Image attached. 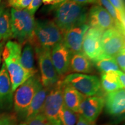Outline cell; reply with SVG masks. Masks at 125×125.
I'll return each instance as SVG.
<instances>
[{
  "label": "cell",
  "mask_w": 125,
  "mask_h": 125,
  "mask_svg": "<svg viewBox=\"0 0 125 125\" xmlns=\"http://www.w3.org/2000/svg\"><path fill=\"white\" fill-rule=\"evenodd\" d=\"M92 61L93 65L101 72V74L111 71H116L119 70L116 61L114 57L111 56H106L101 53Z\"/></svg>",
  "instance_id": "cell-21"
},
{
  "label": "cell",
  "mask_w": 125,
  "mask_h": 125,
  "mask_svg": "<svg viewBox=\"0 0 125 125\" xmlns=\"http://www.w3.org/2000/svg\"><path fill=\"white\" fill-rule=\"evenodd\" d=\"M11 38L22 45L33 38L35 21L34 15L26 9H10Z\"/></svg>",
  "instance_id": "cell-3"
},
{
  "label": "cell",
  "mask_w": 125,
  "mask_h": 125,
  "mask_svg": "<svg viewBox=\"0 0 125 125\" xmlns=\"http://www.w3.org/2000/svg\"><path fill=\"white\" fill-rule=\"evenodd\" d=\"M75 2L78 4L86 6L88 4H97L98 0H74Z\"/></svg>",
  "instance_id": "cell-34"
},
{
  "label": "cell",
  "mask_w": 125,
  "mask_h": 125,
  "mask_svg": "<svg viewBox=\"0 0 125 125\" xmlns=\"http://www.w3.org/2000/svg\"><path fill=\"white\" fill-rule=\"evenodd\" d=\"M42 2L44 3L45 5H52L53 2V0H42Z\"/></svg>",
  "instance_id": "cell-38"
},
{
  "label": "cell",
  "mask_w": 125,
  "mask_h": 125,
  "mask_svg": "<svg viewBox=\"0 0 125 125\" xmlns=\"http://www.w3.org/2000/svg\"><path fill=\"white\" fill-rule=\"evenodd\" d=\"M70 71L79 74H89L93 71V64L82 51L72 52L70 62Z\"/></svg>",
  "instance_id": "cell-19"
},
{
  "label": "cell",
  "mask_w": 125,
  "mask_h": 125,
  "mask_svg": "<svg viewBox=\"0 0 125 125\" xmlns=\"http://www.w3.org/2000/svg\"><path fill=\"white\" fill-rule=\"evenodd\" d=\"M75 125H96L94 123H92L87 121L86 119H85L82 116H81V115H78V121L76 122V123Z\"/></svg>",
  "instance_id": "cell-32"
},
{
  "label": "cell",
  "mask_w": 125,
  "mask_h": 125,
  "mask_svg": "<svg viewBox=\"0 0 125 125\" xmlns=\"http://www.w3.org/2000/svg\"><path fill=\"white\" fill-rule=\"evenodd\" d=\"M32 0H18L12 8L18 9H26L31 4Z\"/></svg>",
  "instance_id": "cell-31"
},
{
  "label": "cell",
  "mask_w": 125,
  "mask_h": 125,
  "mask_svg": "<svg viewBox=\"0 0 125 125\" xmlns=\"http://www.w3.org/2000/svg\"><path fill=\"white\" fill-rule=\"evenodd\" d=\"M41 86L40 78L34 75L15 90L13 104L16 113L24 116L34 95Z\"/></svg>",
  "instance_id": "cell-5"
},
{
  "label": "cell",
  "mask_w": 125,
  "mask_h": 125,
  "mask_svg": "<svg viewBox=\"0 0 125 125\" xmlns=\"http://www.w3.org/2000/svg\"><path fill=\"white\" fill-rule=\"evenodd\" d=\"M104 8L108 12L115 22V27L118 28L120 30L125 32V19L119 13L116 9L109 2V0H98L97 4Z\"/></svg>",
  "instance_id": "cell-24"
},
{
  "label": "cell",
  "mask_w": 125,
  "mask_h": 125,
  "mask_svg": "<svg viewBox=\"0 0 125 125\" xmlns=\"http://www.w3.org/2000/svg\"><path fill=\"white\" fill-rule=\"evenodd\" d=\"M101 46V53L114 57L125 48V32L115 27L104 31Z\"/></svg>",
  "instance_id": "cell-9"
},
{
  "label": "cell",
  "mask_w": 125,
  "mask_h": 125,
  "mask_svg": "<svg viewBox=\"0 0 125 125\" xmlns=\"http://www.w3.org/2000/svg\"></svg>",
  "instance_id": "cell-42"
},
{
  "label": "cell",
  "mask_w": 125,
  "mask_h": 125,
  "mask_svg": "<svg viewBox=\"0 0 125 125\" xmlns=\"http://www.w3.org/2000/svg\"><path fill=\"white\" fill-rule=\"evenodd\" d=\"M86 23L91 28L104 32L115 27V22L107 10L100 5H93L87 12Z\"/></svg>",
  "instance_id": "cell-10"
},
{
  "label": "cell",
  "mask_w": 125,
  "mask_h": 125,
  "mask_svg": "<svg viewBox=\"0 0 125 125\" xmlns=\"http://www.w3.org/2000/svg\"><path fill=\"white\" fill-rule=\"evenodd\" d=\"M34 54L35 51L33 46L29 42H26L24 44L23 49L21 50L20 64L23 69L27 72L31 77L37 73V70L35 67Z\"/></svg>",
  "instance_id": "cell-20"
},
{
  "label": "cell",
  "mask_w": 125,
  "mask_h": 125,
  "mask_svg": "<svg viewBox=\"0 0 125 125\" xmlns=\"http://www.w3.org/2000/svg\"><path fill=\"white\" fill-rule=\"evenodd\" d=\"M49 90V89L42 85L36 92L24 115L26 122L40 114L42 113L45 101Z\"/></svg>",
  "instance_id": "cell-17"
},
{
  "label": "cell",
  "mask_w": 125,
  "mask_h": 125,
  "mask_svg": "<svg viewBox=\"0 0 125 125\" xmlns=\"http://www.w3.org/2000/svg\"><path fill=\"white\" fill-rule=\"evenodd\" d=\"M104 105L105 100L103 97H86L81 103L79 114L87 121L94 123L103 111Z\"/></svg>",
  "instance_id": "cell-13"
},
{
  "label": "cell",
  "mask_w": 125,
  "mask_h": 125,
  "mask_svg": "<svg viewBox=\"0 0 125 125\" xmlns=\"http://www.w3.org/2000/svg\"><path fill=\"white\" fill-rule=\"evenodd\" d=\"M62 82L70 85L86 97L97 94L101 87L100 81L97 76L73 73L65 76Z\"/></svg>",
  "instance_id": "cell-7"
},
{
  "label": "cell",
  "mask_w": 125,
  "mask_h": 125,
  "mask_svg": "<svg viewBox=\"0 0 125 125\" xmlns=\"http://www.w3.org/2000/svg\"><path fill=\"white\" fill-rule=\"evenodd\" d=\"M8 4L10 7H12L16 3L18 0H8Z\"/></svg>",
  "instance_id": "cell-37"
},
{
  "label": "cell",
  "mask_w": 125,
  "mask_h": 125,
  "mask_svg": "<svg viewBox=\"0 0 125 125\" xmlns=\"http://www.w3.org/2000/svg\"><path fill=\"white\" fill-rule=\"evenodd\" d=\"M59 118L62 125H75L78 121V114L73 112L63 104L59 112Z\"/></svg>",
  "instance_id": "cell-25"
},
{
  "label": "cell",
  "mask_w": 125,
  "mask_h": 125,
  "mask_svg": "<svg viewBox=\"0 0 125 125\" xmlns=\"http://www.w3.org/2000/svg\"><path fill=\"white\" fill-rule=\"evenodd\" d=\"M106 112L115 117L124 116L125 110V89L110 92L107 94L105 100Z\"/></svg>",
  "instance_id": "cell-15"
},
{
  "label": "cell",
  "mask_w": 125,
  "mask_h": 125,
  "mask_svg": "<svg viewBox=\"0 0 125 125\" xmlns=\"http://www.w3.org/2000/svg\"><path fill=\"white\" fill-rule=\"evenodd\" d=\"M21 50V45L18 42L9 41L2 52V60L7 67L13 92L31 77L20 64Z\"/></svg>",
  "instance_id": "cell-1"
},
{
  "label": "cell",
  "mask_w": 125,
  "mask_h": 125,
  "mask_svg": "<svg viewBox=\"0 0 125 125\" xmlns=\"http://www.w3.org/2000/svg\"><path fill=\"white\" fill-rule=\"evenodd\" d=\"M86 97V96L81 93L73 87L64 83V104L73 112L79 114V107Z\"/></svg>",
  "instance_id": "cell-18"
},
{
  "label": "cell",
  "mask_w": 125,
  "mask_h": 125,
  "mask_svg": "<svg viewBox=\"0 0 125 125\" xmlns=\"http://www.w3.org/2000/svg\"><path fill=\"white\" fill-rule=\"evenodd\" d=\"M109 2L114 6L123 18H125V7L122 0H109Z\"/></svg>",
  "instance_id": "cell-29"
},
{
  "label": "cell",
  "mask_w": 125,
  "mask_h": 125,
  "mask_svg": "<svg viewBox=\"0 0 125 125\" xmlns=\"http://www.w3.org/2000/svg\"><path fill=\"white\" fill-rule=\"evenodd\" d=\"M42 2V0H32L31 4H30V5L26 8V9L31 15H34L40 8Z\"/></svg>",
  "instance_id": "cell-30"
},
{
  "label": "cell",
  "mask_w": 125,
  "mask_h": 125,
  "mask_svg": "<svg viewBox=\"0 0 125 125\" xmlns=\"http://www.w3.org/2000/svg\"><path fill=\"white\" fill-rule=\"evenodd\" d=\"M51 53L53 65L60 78L69 73L72 52L65 46L62 41L52 48Z\"/></svg>",
  "instance_id": "cell-11"
},
{
  "label": "cell",
  "mask_w": 125,
  "mask_h": 125,
  "mask_svg": "<svg viewBox=\"0 0 125 125\" xmlns=\"http://www.w3.org/2000/svg\"><path fill=\"white\" fill-rule=\"evenodd\" d=\"M66 0H53V2L52 5L54 8H57L60 5V4H62V2H64Z\"/></svg>",
  "instance_id": "cell-35"
},
{
  "label": "cell",
  "mask_w": 125,
  "mask_h": 125,
  "mask_svg": "<svg viewBox=\"0 0 125 125\" xmlns=\"http://www.w3.org/2000/svg\"><path fill=\"white\" fill-rule=\"evenodd\" d=\"M63 88V82L60 79L56 85L49 89L45 99L42 114L52 124L59 121V112L64 104Z\"/></svg>",
  "instance_id": "cell-8"
},
{
  "label": "cell",
  "mask_w": 125,
  "mask_h": 125,
  "mask_svg": "<svg viewBox=\"0 0 125 125\" xmlns=\"http://www.w3.org/2000/svg\"><path fill=\"white\" fill-rule=\"evenodd\" d=\"M12 37L10 12L8 9L0 7V42Z\"/></svg>",
  "instance_id": "cell-23"
},
{
  "label": "cell",
  "mask_w": 125,
  "mask_h": 125,
  "mask_svg": "<svg viewBox=\"0 0 125 125\" xmlns=\"http://www.w3.org/2000/svg\"><path fill=\"white\" fill-rule=\"evenodd\" d=\"M13 93L7 67L3 62L0 70V110L11 108L13 102Z\"/></svg>",
  "instance_id": "cell-16"
},
{
  "label": "cell",
  "mask_w": 125,
  "mask_h": 125,
  "mask_svg": "<svg viewBox=\"0 0 125 125\" xmlns=\"http://www.w3.org/2000/svg\"><path fill=\"white\" fill-rule=\"evenodd\" d=\"M0 125H17L16 116L12 114H1Z\"/></svg>",
  "instance_id": "cell-27"
},
{
  "label": "cell",
  "mask_w": 125,
  "mask_h": 125,
  "mask_svg": "<svg viewBox=\"0 0 125 125\" xmlns=\"http://www.w3.org/2000/svg\"><path fill=\"white\" fill-rule=\"evenodd\" d=\"M63 32L59 29L53 20L45 19L35 21L34 36L30 43L33 48L50 49L61 42Z\"/></svg>",
  "instance_id": "cell-4"
},
{
  "label": "cell",
  "mask_w": 125,
  "mask_h": 125,
  "mask_svg": "<svg viewBox=\"0 0 125 125\" xmlns=\"http://www.w3.org/2000/svg\"><path fill=\"white\" fill-rule=\"evenodd\" d=\"M19 125H27V124H26V123H21Z\"/></svg>",
  "instance_id": "cell-40"
},
{
  "label": "cell",
  "mask_w": 125,
  "mask_h": 125,
  "mask_svg": "<svg viewBox=\"0 0 125 125\" xmlns=\"http://www.w3.org/2000/svg\"><path fill=\"white\" fill-rule=\"evenodd\" d=\"M5 43L4 41L1 42H0V64H1V57H2V52L3 51V48H4V45Z\"/></svg>",
  "instance_id": "cell-36"
},
{
  "label": "cell",
  "mask_w": 125,
  "mask_h": 125,
  "mask_svg": "<svg viewBox=\"0 0 125 125\" xmlns=\"http://www.w3.org/2000/svg\"><path fill=\"white\" fill-rule=\"evenodd\" d=\"M118 75V79L119 81L120 84H121L122 89H125V75L124 72L122 71L121 70H118L117 71Z\"/></svg>",
  "instance_id": "cell-33"
},
{
  "label": "cell",
  "mask_w": 125,
  "mask_h": 125,
  "mask_svg": "<svg viewBox=\"0 0 125 125\" xmlns=\"http://www.w3.org/2000/svg\"><path fill=\"white\" fill-rule=\"evenodd\" d=\"M103 32L90 27L85 34L82 51L90 60H93L101 54V38Z\"/></svg>",
  "instance_id": "cell-12"
},
{
  "label": "cell",
  "mask_w": 125,
  "mask_h": 125,
  "mask_svg": "<svg viewBox=\"0 0 125 125\" xmlns=\"http://www.w3.org/2000/svg\"><path fill=\"white\" fill-rule=\"evenodd\" d=\"M52 125H62V123H61L60 121H56L55 122H53L52 123Z\"/></svg>",
  "instance_id": "cell-39"
},
{
  "label": "cell",
  "mask_w": 125,
  "mask_h": 125,
  "mask_svg": "<svg viewBox=\"0 0 125 125\" xmlns=\"http://www.w3.org/2000/svg\"><path fill=\"white\" fill-rule=\"evenodd\" d=\"M87 12L86 6L66 0L56 8L53 21L64 33L74 26L86 23Z\"/></svg>",
  "instance_id": "cell-2"
},
{
  "label": "cell",
  "mask_w": 125,
  "mask_h": 125,
  "mask_svg": "<svg viewBox=\"0 0 125 125\" xmlns=\"http://www.w3.org/2000/svg\"><path fill=\"white\" fill-rule=\"evenodd\" d=\"M89 28L87 23L71 28L63 33L62 42L72 52H81L84 36Z\"/></svg>",
  "instance_id": "cell-14"
},
{
  "label": "cell",
  "mask_w": 125,
  "mask_h": 125,
  "mask_svg": "<svg viewBox=\"0 0 125 125\" xmlns=\"http://www.w3.org/2000/svg\"><path fill=\"white\" fill-rule=\"evenodd\" d=\"M41 73V82L43 87L50 89L60 80L51 59V49L34 48Z\"/></svg>",
  "instance_id": "cell-6"
},
{
  "label": "cell",
  "mask_w": 125,
  "mask_h": 125,
  "mask_svg": "<svg viewBox=\"0 0 125 125\" xmlns=\"http://www.w3.org/2000/svg\"><path fill=\"white\" fill-rule=\"evenodd\" d=\"M100 84L104 91L108 93L122 89L119 81L117 71H111L101 74Z\"/></svg>",
  "instance_id": "cell-22"
},
{
  "label": "cell",
  "mask_w": 125,
  "mask_h": 125,
  "mask_svg": "<svg viewBox=\"0 0 125 125\" xmlns=\"http://www.w3.org/2000/svg\"><path fill=\"white\" fill-rule=\"evenodd\" d=\"M1 1H2V0H0V4H1Z\"/></svg>",
  "instance_id": "cell-41"
},
{
  "label": "cell",
  "mask_w": 125,
  "mask_h": 125,
  "mask_svg": "<svg viewBox=\"0 0 125 125\" xmlns=\"http://www.w3.org/2000/svg\"><path fill=\"white\" fill-rule=\"evenodd\" d=\"M26 124L27 125H52L51 121L42 113L27 121Z\"/></svg>",
  "instance_id": "cell-26"
},
{
  "label": "cell",
  "mask_w": 125,
  "mask_h": 125,
  "mask_svg": "<svg viewBox=\"0 0 125 125\" xmlns=\"http://www.w3.org/2000/svg\"><path fill=\"white\" fill-rule=\"evenodd\" d=\"M116 61L117 65H118L119 70L125 72V48L122 49L118 54L114 57Z\"/></svg>",
  "instance_id": "cell-28"
}]
</instances>
